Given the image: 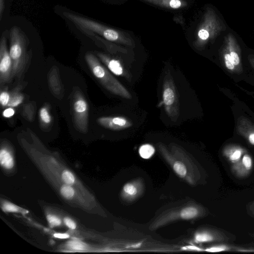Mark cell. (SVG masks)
I'll use <instances>...</instances> for the list:
<instances>
[{"instance_id":"obj_19","label":"cell","mask_w":254,"mask_h":254,"mask_svg":"<svg viewBox=\"0 0 254 254\" xmlns=\"http://www.w3.org/2000/svg\"><path fill=\"white\" fill-rule=\"evenodd\" d=\"M198 214L197 209L193 206H190L183 209L180 213V216L184 219H190L196 217Z\"/></svg>"},{"instance_id":"obj_18","label":"cell","mask_w":254,"mask_h":254,"mask_svg":"<svg viewBox=\"0 0 254 254\" xmlns=\"http://www.w3.org/2000/svg\"><path fill=\"white\" fill-rule=\"evenodd\" d=\"M35 113V106L32 103H26L23 105L22 116L27 121L32 122Z\"/></svg>"},{"instance_id":"obj_12","label":"cell","mask_w":254,"mask_h":254,"mask_svg":"<svg viewBox=\"0 0 254 254\" xmlns=\"http://www.w3.org/2000/svg\"><path fill=\"white\" fill-rule=\"evenodd\" d=\"M97 56L113 73L117 75L123 74V69L119 61L110 59L102 53H97Z\"/></svg>"},{"instance_id":"obj_36","label":"cell","mask_w":254,"mask_h":254,"mask_svg":"<svg viewBox=\"0 0 254 254\" xmlns=\"http://www.w3.org/2000/svg\"><path fill=\"white\" fill-rule=\"evenodd\" d=\"M248 140L251 144L254 145V132H252L249 135Z\"/></svg>"},{"instance_id":"obj_32","label":"cell","mask_w":254,"mask_h":254,"mask_svg":"<svg viewBox=\"0 0 254 254\" xmlns=\"http://www.w3.org/2000/svg\"><path fill=\"white\" fill-rule=\"evenodd\" d=\"M65 224L71 229H75L76 228V224L75 222L69 218H65L64 219Z\"/></svg>"},{"instance_id":"obj_24","label":"cell","mask_w":254,"mask_h":254,"mask_svg":"<svg viewBox=\"0 0 254 254\" xmlns=\"http://www.w3.org/2000/svg\"><path fill=\"white\" fill-rule=\"evenodd\" d=\"M61 193L64 197L69 199L73 196L74 191L71 187L65 185L61 188Z\"/></svg>"},{"instance_id":"obj_13","label":"cell","mask_w":254,"mask_h":254,"mask_svg":"<svg viewBox=\"0 0 254 254\" xmlns=\"http://www.w3.org/2000/svg\"><path fill=\"white\" fill-rule=\"evenodd\" d=\"M39 117L42 128H48L51 126L52 122V118L50 113V106L48 104H45L40 108Z\"/></svg>"},{"instance_id":"obj_15","label":"cell","mask_w":254,"mask_h":254,"mask_svg":"<svg viewBox=\"0 0 254 254\" xmlns=\"http://www.w3.org/2000/svg\"><path fill=\"white\" fill-rule=\"evenodd\" d=\"M20 90V87L17 86L10 92V99L7 107H15L22 103L24 97Z\"/></svg>"},{"instance_id":"obj_14","label":"cell","mask_w":254,"mask_h":254,"mask_svg":"<svg viewBox=\"0 0 254 254\" xmlns=\"http://www.w3.org/2000/svg\"><path fill=\"white\" fill-rule=\"evenodd\" d=\"M0 162L6 169H11L13 166V159L9 150L6 147H2L0 151Z\"/></svg>"},{"instance_id":"obj_7","label":"cell","mask_w":254,"mask_h":254,"mask_svg":"<svg viewBox=\"0 0 254 254\" xmlns=\"http://www.w3.org/2000/svg\"><path fill=\"white\" fill-rule=\"evenodd\" d=\"M101 126L112 130H121L132 126L131 123L122 117H102L97 120Z\"/></svg>"},{"instance_id":"obj_27","label":"cell","mask_w":254,"mask_h":254,"mask_svg":"<svg viewBox=\"0 0 254 254\" xmlns=\"http://www.w3.org/2000/svg\"><path fill=\"white\" fill-rule=\"evenodd\" d=\"M230 248L225 245H218L213 246L205 249V251L211 253H217L228 251Z\"/></svg>"},{"instance_id":"obj_34","label":"cell","mask_w":254,"mask_h":254,"mask_svg":"<svg viewBox=\"0 0 254 254\" xmlns=\"http://www.w3.org/2000/svg\"><path fill=\"white\" fill-rule=\"evenodd\" d=\"M54 236L59 239H66L68 238L69 236L66 233H55L54 234Z\"/></svg>"},{"instance_id":"obj_37","label":"cell","mask_w":254,"mask_h":254,"mask_svg":"<svg viewBox=\"0 0 254 254\" xmlns=\"http://www.w3.org/2000/svg\"><path fill=\"white\" fill-rule=\"evenodd\" d=\"M187 248L190 249V250H196V251H202L201 249H200V248L196 247L195 246H190L187 247Z\"/></svg>"},{"instance_id":"obj_20","label":"cell","mask_w":254,"mask_h":254,"mask_svg":"<svg viewBox=\"0 0 254 254\" xmlns=\"http://www.w3.org/2000/svg\"><path fill=\"white\" fill-rule=\"evenodd\" d=\"M155 152L154 148L150 144L142 145L139 149L140 156L144 159L150 158Z\"/></svg>"},{"instance_id":"obj_1","label":"cell","mask_w":254,"mask_h":254,"mask_svg":"<svg viewBox=\"0 0 254 254\" xmlns=\"http://www.w3.org/2000/svg\"><path fill=\"white\" fill-rule=\"evenodd\" d=\"M64 15L81 29L86 32L96 33L110 41L131 44L130 39L122 32L106 26L88 18L69 12H64Z\"/></svg>"},{"instance_id":"obj_3","label":"cell","mask_w":254,"mask_h":254,"mask_svg":"<svg viewBox=\"0 0 254 254\" xmlns=\"http://www.w3.org/2000/svg\"><path fill=\"white\" fill-rule=\"evenodd\" d=\"M9 54L13 63V76L20 78L24 72L28 61L26 40L23 31L17 26L10 31Z\"/></svg>"},{"instance_id":"obj_23","label":"cell","mask_w":254,"mask_h":254,"mask_svg":"<svg viewBox=\"0 0 254 254\" xmlns=\"http://www.w3.org/2000/svg\"><path fill=\"white\" fill-rule=\"evenodd\" d=\"M173 169L178 175L181 177H184L187 174L186 168L181 162H175L173 165Z\"/></svg>"},{"instance_id":"obj_35","label":"cell","mask_w":254,"mask_h":254,"mask_svg":"<svg viewBox=\"0 0 254 254\" xmlns=\"http://www.w3.org/2000/svg\"><path fill=\"white\" fill-rule=\"evenodd\" d=\"M4 8V0H0V18H1Z\"/></svg>"},{"instance_id":"obj_2","label":"cell","mask_w":254,"mask_h":254,"mask_svg":"<svg viewBox=\"0 0 254 254\" xmlns=\"http://www.w3.org/2000/svg\"><path fill=\"white\" fill-rule=\"evenodd\" d=\"M85 59L92 74L106 89L123 98L128 99L131 98L130 93L101 64L92 53H87Z\"/></svg>"},{"instance_id":"obj_4","label":"cell","mask_w":254,"mask_h":254,"mask_svg":"<svg viewBox=\"0 0 254 254\" xmlns=\"http://www.w3.org/2000/svg\"><path fill=\"white\" fill-rule=\"evenodd\" d=\"M225 29V25L215 11L211 7H208L197 30L196 44H206Z\"/></svg>"},{"instance_id":"obj_11","label":"cell","mask_w":254,"mask_h":254,"mask_svg":"<svg viewBox=\"0 0 254 254\" xmlns=\"http://www.w3.org/2000/svg\"><path fill=\"white\" fill-rule=\"evenodd\" d=\"M245 152V150L236 146H230L226 147L223 150V155L232 164L239 161Z\"/></svg>"},{"instance_id":"obj_31","label":"cell","mask_w":254,"mask_h":254,"mask_svg":"<svg viewBox=\"0 0 254 254\" xmlns=\"http://www.w3.org/2000/svg\"><path fill=\"white\" fill-rule=\"evenodd\" d=\"M3 211L7 212H18L19 211V208L10 203H5L2 206Z\"/></svg>"},{"instance_id":"obj_5","label":"cell","mask_w":254,"mask_h":254,"mask_svg":"<svg viewBox=\"0 0 254 254\" xmlns=\"http://www.w3.org/2000/svg\"><path fill=\"white\" fill-rule=\"evenodd\" d=\"M88 105L79 89H74L72 98V113L75 128L85 133L88 129Z\"/></svg>"},{"instance_id":"obj_6","label":"cell","mask_w":254,"mask_h":254,"mask_svg":"<svg viewBox=\"0 0 254 254\" xmlns=\"http://www.w3.org/2000/svg\"><path fill=\"white\" fill-rule=\"evenodd\" d=\"M13 76V63L6 45L5 37L2 36L0 43V84L9 83Z\"/></svg>"},{"instance_id":"obj_26","label":"cell","mask_w":254,"mask_h":254,"mask_svg":"<svg viewBox=\"0 0 254 254\" xmlns=\"http://www.w3.org/2000/svg\"><path fill=\"white\" fill-rule=\"evenodd\" d=\"M225 52L224 56V62L226 67L230 70H233L234 68L235 65L234 64L227 47L225 44Z\"/></svg>"},{"instance_id":"obj_33","label":"cell","mask_w":254,"mask_h":254,"mask_svg":"<svg viewBox=\"0 0 254 254\" xmlns=\"http://www.w3.org/2000/svg\"><path fill=\"white\" fill-rule=\"evenodd\" d=\"M14 114V110L12 107L5 109L2 112V116L5 118H10Z\"/></svg>"},{"instance_id":"obj_8","label":"cell","mask_w":254,"mask_h":254,"mask_svg":"<svg viewBox=\"0 0 254 254\" xmlns=\"http://www.w3.org/2000/svg\"><path fill=\"white\" fill-rule=\"evenodd\" d=\"M48 84L52 94L57 98L61 99L64 95V87L60 76L59 68L53 66L48 73Z\"/></svg>"},{"instance_id":"obj_22","label":"cell","mask_w":254,"mask_h":254,"mask_svg":"<svg viewBox=\"0 0 254 254\" xmlns=\"http://www.w3.org/2000/svg\"><path fill=\"white\" fill-rule=\"evenodd\" d=\"M123 192L127 196L133 197L137 194V188L133 184L127 183L124 186Z\"/></svg>"},{"instance_id":"obj_10","label":"cell","mask_w":254,"mask_h":254,"mask_svg":"<svg viewBox=\"0 0 254 254\" xmlns=\"http://www.w3.org/2000/svg\"><path fill=\"white\" fill-rule=\"evenodd\" d=\"M150 3L171 9H179L186 7L187 2L184 0H143Z\"/></svg>"},{"instance_id":"obj_17","label":"cell","mask_w":254,"mask_h":254,"mask_svg":"<svg viewBox=\"0 0 254 254\" xmlns=\"http://www.w3.org/2000/svg\"><path fill=\"white\" fill-rule=\"evenodd\" d=\"M216 237L214 235L207 231H202L196 233L194 237L195 243H207L215 241Z\"/></svg>"},{"instance_id":"obj_21","label":"cell","mask_w":254,"mask_h":254,"mask_svg":"<svg viewBox=\"0 0 254 254\" xmlns=\"http://www.w3.org/2000/svg\"><path fill=\"white\" fill-rule=\"evenodd\" d=\"M240 160L246 169L250 172H251L253 168L254 162L251 155L248 153H245L243 155Z\"/></svg>"},{"instance_id":"obj_28","label":"cell","mask_w":254,"mask_h":254,"mask_svg":"<svg viewBox=\"0 0 254 254\" xmlns=\"http://www.w3.org/2000/svg\"><path fill=\"white\" fill-rule=\"evenodd\" d=\"M68 247L72 250L82 251L84 249L85 246L81 242L77 240H72L68 243Z\"/></svg>"},{"instance_id":"obj_9","label":"cell","mask_w":254,"mask_h":254,"mask_svg":"<svg viewBox=\"0 0 254 254\" xmlns=\"http://www.w3.org/2000/svg\"><path fill=\"white\" fill-rule=\"evenodd\" d=\"M163 101L167 111L172 114L177 102L176 93L172 82L167 81L164 86Z\"/></svg>"},{"instance_id":"obj_16","label":"cell","mask_w":254,"mask_h":254,"mask_svg":"<svg viewBox=\"0 0 254 254\" xmlns=\"http://www.w3.org/2000/svg\"><path fill=\"white\" fill-rule=\"evenodd\" d=\"M231 170L233 174L239 178H245L251 173L246 169L240 160L232 164Z\"/></svg>"},{"instance_id":"obj_30","label":"cell","mask_w":254,"mask_h":254,"mask_svg":"<svg viewBox=\"0 0 254 254\" xmlns=\"http://www.w3.org/2000/svg\"><path fill=\"white\" fill-rule=\"evenodd\" d=\"M47 220L51 227L53 228L61 225V220L56 216L49 214L47 217Z\"/></svg>"},{"instance_id":"obj_29","label":"cell","mask_w":254,"mask_h":254,"mask_svg":"<svg viewBox=\"0 0 254 254\" xmlns=\"http://www.w3.org/2000/svg\"><path fill=\"white\" fill-rule=\"evenodd\" d=\"M63 180L68 185H71L74 182V177L73 174L68 171H65L62 174Z\"/></svg>"},{"instance_id":"obj_25","label":"cell","mask_w":254,"mask_h":254,"mask_svg":"<svg viewBox=\"0 0 254 254\" xmlns=\"http://www.w3.org/2000/svg\"><path fill=\"white\" fill-rule=\"evenodd\" d=\"M9 99V92L4 90L1 91L0 94V103L3 108L7 107Z\"/></svg>"}]
</instances>
